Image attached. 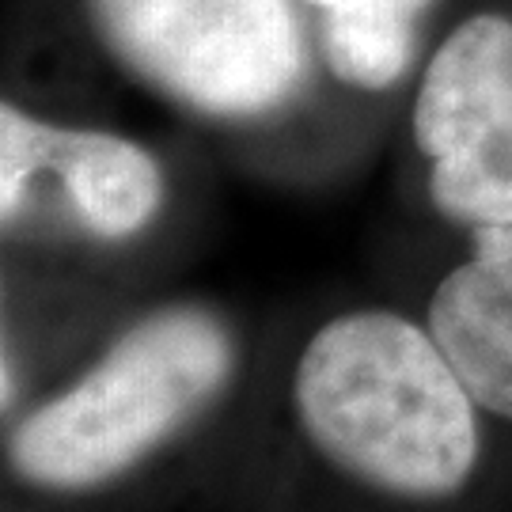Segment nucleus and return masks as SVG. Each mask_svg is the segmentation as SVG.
I'll return each mask as SVG.
<instances>
[{
    "instance_id": "f257e3e1",
    "label": "nucleus",
    "mask_w": 512,
    "mask_h": 512,
    "mask_svg": "<svg viewBox=\"0 0 512 512\" xmlns=\"http://www.w3.org/2000/svg\"><path fill=\"white\" fill-rule=\"evenodd\" d=\"M293 399L311 444L384 494L452 497L478 463V399L437 338L403 315L353 311L319 327Z\"/></svg>"
},
{
    "instance_id": "f03ea898",
    "label": "nucleus",
    "mask_w": 512,
    "mask_h": 512,
    "mask_svg": "<svg viewBox=\"0 0 512 512\" xmlns=\"http://www.w3.org/2000/svg\"><path fill=\"white\" fill-rule=\"evenodd\" d=\"M232 376L209 311L171 308L122 334L99 365L12 433V467L42 490H92L129 471Z\"/></svg>"
},
{
    "instance_id": "7ed1b4c3",
    "label": "nucleus",
    "mask_w": 512,
    "mask_h": 512,
    "mask_svg": "<svg viewBox=\"0 0 512 512\" xmlns=\"http://www.w3.org/2000/svg\"><path fill=\"white\" fill-rule=\"evenodd\" d=\"M118 61L167 99L213 118H258L304 84L289 0H92Z\"/></svg>"
},
{
    "instance_id": "20e7f679",
    "label": "nucleus",
    "mask_w": 512,
    "mask_h": 512,
    "mask_svg": "<svg viewBox=\"0 0 512 512\" xmlns=\"http://www.w3.org/2000/svg\"><path fill=\"white\" fill-rule=\"evenodd\" d=\"M414 141L444 217L512 224V19L482 12L444 38L418 88Z\"/></svg>"
},
{
    "instance_id": "39448f33",
    "label": "nucleus",
    "mask_w": 512,
    "mask_h": 512,
    "mask_svg": "<svg viewBox=\"0 0 512 512\" xmlns=\"http://www.w3.org/2000/svg\"><path fill=\"white\" fill-rule=\"evenodd\" d=\"M429 334L478 406L512 421V224L475 228V255L433 293Z\"/></svg>"
},
{
    "instance_id": "423d86ee",
    "label": "nucleus",
    "mask_w": 512,
    "mask_h": 512,
    "mask_svg": "<svg viewBox=\"0 0 512 512\" xmlns=\"http://www.w3.org/2000/svg\"><path fill=\"white\" fill-rule=\"evenodd\" d=\"M42 171L61 179L76 220L92 236H137L164 205L160 164L114 133L42 126Z\"/></svg>"
},
{
    "instance_id": "0eeeda50",
    "label": "nucleus",
    "mask_w": 512,
    "mask_h": 512,
    "mask_svg": "<svg viewBox=\"0 0 512 512\" xmlns=\"http://www.w3.org/2000/svg\"><path fill=\"white\" fill-rule=\"evenodd\" d=\"M323 8V54L342 84L384 92L418 50V23L433 0H308Z\"/></svg>"
},
{
    "instance_id": "6e6552de",
    "label": "nucleus",
    "mask_w": 512,
    "mask_h": 512,
    "mask_svg": "<svg viewBox=\"0 0 512 512\" xmlns=\"http://www.w3.org/2000/svg\"><path fill=\"white\" fill-rule=\"evenodd\" d=\"M42 126L16 103L0 107V213L12 224L42 175Z\"/></svg>"
}]
</instances>
